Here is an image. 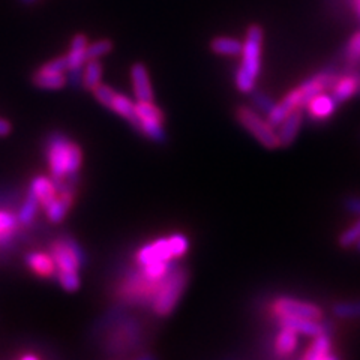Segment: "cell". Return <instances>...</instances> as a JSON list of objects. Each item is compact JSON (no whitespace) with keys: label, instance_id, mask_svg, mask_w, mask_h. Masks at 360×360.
<instances>
[{"label":"cell","instance_id":"16","mask_svg":"<svg viewBox=\"0 0 360 360\" xmlns=\"http://www.w3.org/2000/svg\"><path fill=\"white\" fill-rule=\"evenodd\" d=\"M87 37L83 33H78L74 37L71 42V50L66 54L68 65H70V70H82L84 63L87 62L86 49H87Z\"/></svg>","mask_w":360,"mask_h":360},{"label":"cell","instance_id":"29","mask_svg":"<svg viewBox=\"0 0 360 360\" xmlns=\"http://www.w3.org/2000/svg\"><path fill=\"white\" fill-rule=\"evenodd\" d=\"M111 50H112V42L108 41V39H101V41H96L94 44H89L87 49H86L87 60L103 58V56L108 54Z\"/></svg>","mask_w":360,"mask_h":360},{"label":"cell","instance_id":"21","mask_svg":"<svg viewBox=\"0 0 360 360\" xmlns=\"http://www.w3.org/2000/svg\"><path fill=\"white\" fill-rule=\"evenodd\" d=\"M103 80V65L98 59H89L83 66V86L94 90Z\"/></svg>","mask_w":360,"mask_h":360},{"label":"cell","instance_id":"31","mask_svg":"<svg viewBox=\"0 0 360 360\" xmlns=\"http://www.w3.org/2000/svg\"><path fill=\"white\" fill-rule=\"evenodd\" d=\"M38 71L47 74H65L66 71H70V65H68L66 56H62V58H56L47 63H44Z\"/></svg>","mask_w":360,"mask_h":360},{"label":"cell","instance_id":"25","mask_svg":"<svg viewBox=\"0 0 360 360\" xmlns=\"http://www.w3.org/2000/svg\"><path fill=\"white\" fill-rule=\"evenodd\" d=\"M135 111H137L140 120H155L161 123L164 122V112L152 101H137Z\"/></svg>","mask_w":360,"mask_h":360},{"label":"cell","instance_id":"23","mask_svg":"<svg viewBox=\"0 0 360 360\" xmlns=\"http://www.w3.org/2000/svg\"><path fill=\"white\" fill-rule=\"evenodd\" d=\"M32 82L37 87L45 90H59L63 89L68 83L65 74H47L39 71H37V74L33 75Z\"/></svg>","mask_w":360,"mask_h":360},{"label":"cell","instance_id":"42","mask_svg":"<svg viewBox=\"0 0 360 360\" xmlns=\"http://www.w3.org/2000/svg\"><path fill=\"white\" fill-rule=\"evenodd\" d=\"M326 360H338L335 356H332V354H329L328 357H326Z\"/></svg>","mask_w":360,"mask_h":360},{"label":"cell","instance_id":"24","mask_svg":"<svg viewBox=\"0 0 360 360\" xmlns=\"http://www.w3.org/2000/svg\"><path fill=\"white\" fill-rule=\"evenodd\" d=\"M38 207H39V201L38 198L33 195L30 191L27 193V197L22 202V206L18 212V221L20 225H25V227H30L37 218V213H38Z\"/></svg>","mask_w":360,"mask_h":360},{"label":"cell","instance_id":"7","mask_svg":"<svg viewBox=\"0 0 360 360\" xmlns=\"http://www.w3.org/2000/svg\"><path fill=\"white\" fill-rule=\"evenodd\" d=\"M174 258L173 250L170 245V239H160L153 243L143 246L137 252L135 260L140 266H146L155 262H172Z\"/></svg>","mask_w":360,"mask_h":360},{"label":"cell","instance_id":"36","mask_svg":"<svg viewBox=\"0 0 360 360\" xmlns=\"http://www.w3.org/2000/svg\"><path fill=\"white\" fill-rule=\"evenodd\" d=\"M344 207L353 215L360 217V197H348L344 201Z\"/></svg>","mask_w":360,"mask_h":360},{"label":"cell","instance_id":"4","mask_svg":"<svg viewBox=\"0 0 360 360\" xmlns=\"http://www.w3.org/2000/svg\"><path fill=\"white\" fill-rule=\"evenodd\" d=\"M50 255L54 264L62 272H78L86 264V254L71 236H62L60 239L51 242Z\"/></svg>","mask_w":360,"mask_h":360},{"label":"cell","instance_id":"17","mask_svg":"<svg viewBox=\"0 0 360 360\" xmlns=\"http://www.w3.org/2000/svg\"><path fill=\"white\" fill-rule=\"evenodd\" d=\"M110 108L115 111L116 115L122 116L123 119H127L135 129H139L140 119H139L137 111H135V104L132 103V101L128 96L116 94V96H115V99H112Z\"/></svg>","mask_w":360,"mask_h":360},{"label":"cell","instance_id":"11","mask_svg":"<svg viewBox=\"0 0 360 360\" xmlns=\"http://www.w3.org/2000/svg\"><path fill=\"white\" fill-rule=\"evenodd\" d=\"M131 80L134 86V95L137 101H153V90L148 68L143 63H134L131 68Z\"/></svg>","mask_w":360,"mask_h":360},{"label":"cell","instance_id":"20","mask_svg":"<svg viewBox=\"0 0 360 360\" xmlns=\"http://www.w3.org/2000/svg\"><path fill=\"white\" fill-rule=\"evenodd\" d=\"M243 42L234 38H225L219 37L212 39L210 42V50L219 56H230V58H236V56L242 54Z\"/></svg>","mask_w":360,"mask_h":360},{"label":"cell","instance_id":"3","mask_svg":"<svg viewBox=\"0 0 360 360\" xmlns=\"http://www.w3.org/2000/svg\"><path fill=\"white\" fill-rule=\"evenodd\" d=\"M188 272L184 269H174L173 272L165 278L162 285L158 290L153 297V311L160 317H167L173 312L177 302L188 284Z\"/></svg>","mask_w":360,"mask_h":360},{"label":"cell","instance_id":"34","mask_svg":"<svg viewBox=\"0 0 360 360\" xmlns=\"http://www.w3.org/2000/svg\"><path fill=\"white\" fill-rule=\"evenodd\" d=\"M94 95H95V98L99 101L101 104H103L104 107H108L110 108V105H111V103H112V99H115V96H116V92L115 90H112L111 87H108V86H105V84H103L101 83L99 86H96L94 90Z\"/></svg>","mask_w":360,"mask_h":360},{"label":"cell","instance_id":"37","mask_svg":"<svg viewBox=\"0 0 360 360\" xmlns=\"http://www.w3.org/2000/svg\"><path fill=\"white\" fill-rule=\"evenodd\" d=\"M11 129H13L11 123L6 119H0V137H5V135L11 132Z\"/></svg>","mask_w":360,"mask_h":360},{"label":"cell","instance_id":"1","mask_svg":"<svg viewBox=\"0 0 360 360\" xmlns=\"http://www.w3.org/2000/svg\"><path fill=\"white\" fill-rule=\"evenodd\" d=\"M47 161L51 179L62 180L68 176L78 174L83 164V152L77 143L62 134H51L47 143Z\"/></svg>","mask_w":360,"mask_h":360},{"label":"cell","instance_id":"6","mask_svg":"<svg viewBox=\"0 0 360 360\" xmlns=\"http://www.w3.org/2000/svg\"><path fill=\"white\" fill-rule=\"evenodd\" d=\"M275 317H300L311 320H321L323 311L314 303L302 302L292 297H278L270 308Z\"/></svg>","mask_w":360,"mask_h":360},{"label":"cell","instance_id":"19","mask_svg":"<svg viewBox=\"0 0 360 360\" xmlns=\"http://www.w3.org/2000/svg\"><path fill=\"white\" fill-rule=\"evenodd\" d=\"M176 269L173 260L172 262H155L149 263L146 266H141L140 274L149 281H153V283H161L168 275H170L173 270Z\"/></svg>","mask_w":360,"mask_h":360},{"label":"cell","instance_id":"15","mask_svg":"<svg viewBox=\"0 0 360 360\" xmlns=\"http://www.w3.org/2000/svg\"><path fill=\"white\" fill-rule=\"evenodd\" d=\"M26 263L33 274L42 278H51L56 274V264L53 257L45 252H30L26 255Z\"/></svg>","mask_w":360,"mask_h":360},{"label":"cell","instance_id":"43","mask_svg":"<svg viewBox=\"0 0 360 360\" xmlns=\"http://www.w3.org/2000/svg\"><path fill=\"white\" fill-rule=\"evenodd\" d=\"M356 250L360 252V239L357 240V243H356Z\"/></svg>","mask_w":360,"mask_h":360},{"label":"cell","instance_id":"12","mask_svg":"<svg viewBox=\"0 0 360 360\" xmlns=\"http://www.w3.org/2000/svg\"><path fill=\"white\" fill-rule=\"evenodd\" d=\"M18 217L11 210L0 209V252L8 251L13 246L18 234Z\"/></svg>","mask_w":360,"mask_h":360},{"label":"cell","instance_id":"28","mask_svg":"<svg viewBox=\"0 0 360 360\" xmlns=\"http://www.w3.org/2000/svg\"><path fill=\"white\" fill-rule=\"evenodd\" d=\"M345 59L348 65L356 68L360 65V30L350 38L345 49Z\"/></svg>","mask_w":360,"mask_h":360},{"label":"cell","instance_id":"5","mask_svg":"<svg viewBox=\"0 0 360 360\" xmlns=\"http://www.w3.org/2000/svg\"><path fill=\"white\" fill-rule=\"evenodd\" d=\"M236 117H238L240 125L248 132L252 134L266 149L272 150L279 148V140H278V134L275 132V128L258 115V112H255L252 108L239 107L236 110Z\"/></svg>","mask_w":360,"mask_h":360},{"label":"cell","instance_id":"26","mask_svg":"<svg viewBox=\"0 0 360 360\" xmlns=\"http://www.w3.org/2000/svg\"><path fill=\"white\" fill-rule=\"evenodd\" d=\"M139 131L143 132L146 137H149L150 140L156 143H164L167 140L165 131L162 128L161 122H155V120H140Z\"/></svg>","mask_w":360,"mask_h":360},{"label":"cell","instance_id":"18","mask_svg":"<svg viewBox=\"0 0 360 360\" xmlns=\"http://www.w3.org/2000/svg\"><path fill=\"white\" fill-rule=\"evenodd\" d=\"M299 344L297 333L291 329L281 328V332L275 338V354L278 357H290L296 352Z\"/></svg>","mask_w":360,"mask_h":360},{"label":"cell","instance_id":"41","mask_svg":"<svg viewBox=\"0 0 360 360\" xmlns=\"http://www.w3.org/2000/svg\"><path fill=\"white\" fill-rule=\"evenodd\" d=\"M21 4H25V5H33V4H37L38 0H20Z\"/></svg>","mask_w":360,"mask_h":360},{"label":"cell","instance_id":"2","mask_svg":"<svg viewBox=\"0 0 360 360\" xmlns=\"http://www.w3.org/2000/svg\"><path fill=\"white\" fill-rule=\"evenodd\" d=\"M262 47L263 29L252 25L246 30V38L242 49V62L236 72V87L242 94H251L255 86L257 77L262 70Z\"/></svg>","mask_w":360,"mask_h":360},{"label":"cell","instance_id":"35","mask_svg":"<svg viewBox=\"0 0 360 360\" xmlns=\"http://www.w3.org/2000/svg\"><path fill=\"white\" fill-rule=\"evenodd\" d=\"M168 239H170V245H172L174 258H180V257H184L186 254L188 248H189V242L184 234H173Z\"/></svg>","mask_w":360,"mask_h":360},{"label":"cell","instance_id":"27","mask_svg":"<svg viewBox=\"0 0 360 360\" xmlns=\"http://www.w3.org/2000/svg\"><path fill=\"white\" fill-rule=\"evenodd\" d=\"M333 314L340 319H360V300L336 303L333 307Z\"/></svg>","mask_w":360,"mask_h":360},{"label":"cell","instance_id":"38","mask_svg":"<svg viewBox=\"0 0 360 360\" xmlns=\"http://www.w3.org/2000/svg\"><path fill=\"white\" fill-rule=\"evenodd\" d=\"M353 6H354V11H356L357 17L360 18V0H354V2H353Z\"/></svg>","mask_w":360,"mask_h":360},{"label":"cell","instance_id":"14","mask_svg":"<svg viewBox=\"0 0 360 360\" xmlns=\"http://www.w3.org/2000/svg\"><path fill=\"white\" fill-rule=\"evenodd\" d=\"M29 191L38 198L39 206H42L44 209H47L58 198V189H56L54 182L45 176H38L33 179Z\"/></svg>","mask_w":360,"mask_h":360},{"label":"cell","instance_id":"10","mask_svg":"<svg viewBox=\"0 0 360 360\" xmlns=\"http://www.w3.org/2000/svg\"><path fill=\"white\" fill-rule=\"evenodd\" d=\"M305 107H307L308 115L312 120L321 122V120L329 119L333 115L336 107H338V103L332 96V94L321 92L319 95H315Z\"/></svg>","mask_w":360,"mask_h":360},{"label":"cell","instance_id":"39","mask_svg":"<svg viewBox=\"0 0 360 360\" xmlns=\"http://www.w3.org/2000/svg\"><path fill=\"white\" fill-rule=\"evenodd\" d=\"M21 360H39V357L33 356V354H26L25 357H21Z\"/></svg>","mask_w":360,"mask_h":360},{"label":"cell","instance_id":"32","mask_svg":"<svg viewBox=\"0 0 360 360\" xmlns=\"http://www.w3.org/2000/svg\"><path fill=\"white\" fill-rule=\"evenodd\" d=\"M251 99H252L254 107L260 110L262 112H266V115H269L270 110L275 107L274 99L263 92H258V90H252Z\"/></svg>","mask_w":360,"mask_h":360},{"label":"cell","instance_id":"13","mask_svg":"<svg viewBox=\"0 0 360 360\" xmlns=\"http://www.w3.org/2000/svg\"><path fill=\"white\" fill-rule=\"evenodd\" d=\"M302 119L303 112L302 108H297L291 111L290 115L281 122L279 132H278V140H279V148H288L296 140L297 134L302 127Z\"/></svg>","mask_w":360,"mask_h":360},{"label":"cell","instance_id":"9","mask_svg":"<svg viewBox=\"0 0 360 360\" xmlns=\"http://www.w3.org/2000/svg\"><path fill=\"white\" fill-rule=\"evenodd\" d=\"M278 326L279 328L291 329L296 333H302L312 338L326 332V326H323L320 320L300 319V317H278Z\"/></svg>","mask_w":360,"mask_h":360},{"label":"cell","instance_id":"22","mask_svg":"<svg viewBox=\"0 0 360 360\" xmlns=\"http://www.w3.org/2000/svg\"><path fill=\"white\" fill-rule=\"evenodd\" d=\"M330 354V336L328 333H321L319 336H315V340L312 345L309 347V350L307 352L303 360H326Z\"/></svg>","mask_w":360,"mask_h":360},{"label":"cell","instance_id":"8","mask_svg":"<svg viewBox=\"0 0 360 360\" xmlns=\"http://www.w3.org/2000/svg\"><path fill=\"white\" fill-rule=\"evenodd\" d=\"M330 90L338 104H342L353 96L360 95V71L347 72L341 77H336Z\"/></svg>","mask_w":360,"mask_h":360},{"label":"cell","instance_id":"40","mask_svg":"<svg viewBox=\"0 0 360 360\" xmlns=\"http://www.w3.org/2000/svg\"><path fill=\"white\" fill-rule=\"evenodd\" d=\"M137 360H155V357L150 354H144V356H140Z\"/></svg>","mask_w":360,"mask_h":360},{"label":"cell","instance_id":"30","mask_svg":"<svg viewBox=\"0 0 360 360\" xmlns=\"http://www.w3.org/2000/svg\"><path fill=\"white\" fill-rule=\"evenodd\" d=\"M58 281H59V284L70 292L77 291L82 285V281H80V276H78V272H62V270H59Z\"/></svg>","mask_w":360,"mask_h":360},{"label":"cell","instance_id":"33","mask_svg":"<svg viewBox=\"0 0 360 360\" xmlns=\"http://www.w3.org/2000/svg\"><path fill=\"white\" fill-rule=\"evenodd\" d=\"M360 239V219L356 221L350 229H347L341 236H340V245L342 248H348L353 246L357 243V240Z\"/></svg>","mask_w":360,"mask_h":360}]
</instances>
